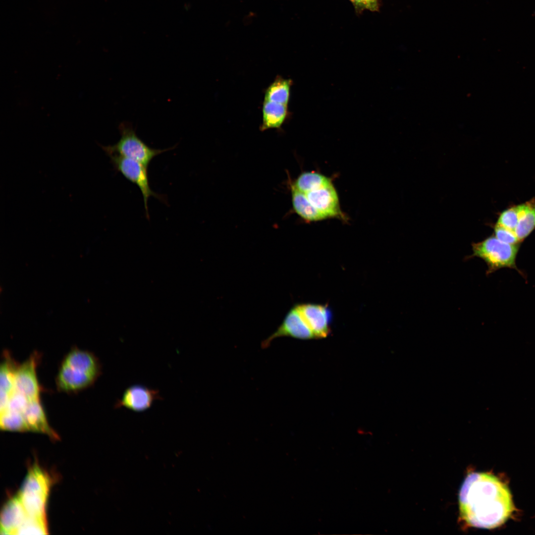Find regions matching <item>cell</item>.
I'll use <instances>...</instances> for the list:
<instances>
[{
  "label": "cell",
  "instance_id": "obj_1",
  "mask_svg": "<svg viewBox=\"0 0 535 535\" xmlns=\"http://www.w3.org/2000/svg\"><path fill=\"white\" fill-rule=\"evenodd\" d=\"M461 517L469 525L492 529L501 526L514 510L508 487L494 476L471 473L459 494Z\"/></svg>",
  "mask_w": 535,
  "mask_h": 535
},
{
  "label": "cell",
  "instance_id": "obj_2",
  "mask_svg": "<svg viewBox=\"0 0 535 535\" xmlns=\"http://www.w3.org/2000/svg\"><path fill=\"white\" fill-rule=\"evenodd\" d=\"M51 481L37 465L29 470L18 494L28 516L46 519Z\"/></svg>",
  "mask_w": 535,
  "mask_h": 535
},
{
  "label": "cell",
  "instance_id": "obj_3",
  "mask_svg": "<svg viewBox=\"0 0 535 535\" xmlns=\"http://www.w3.org/2000/svg\"><path fill=\"white\" fill-rule=\"evenodd\" d=\"M519 248V244L506 243L491 236L481 242L473 243V252L470 257L482 259L487 266V275L504 268L515 269L522 274L516 264Z\"/></svg>",
  "mask_w": 535,
  "mask_h": 535
},
{
  "label": "cell",
  "instance_id": "obj_4",
  "mask_svg": "<svg viewBox=\"0 0 535 535\" xmlns=\"http://www.w3.org/2000/svg\"><path fill=\"white\" fill-rule=\"evenodd\" d=\"M118 128L121 135L119 140L113 145L102 146L108 156L117 155L137 160L148 167L155 157L174 148L160 150L150 147L137 136L130 123L122 122Z\"/></svg>",
  "mask_w": 535,
  "mask_h": 535
},
{
  "label": "cell",
  "instance_id": "obj_5",
  "mask_svg": "<svg viewBox=\"0 0 535 535\" xmlns=\"http://www.w3.org/2000/svg\"><path fill=\"white\" fill-rule=\"evenodd\" d=\"M302 192L312 206L326 219L345 218L340 208L336 190L329 178L316 173L312 181Z\"/></svg>",
  "mask_w": 535,
  "mask_h": 535
},
{
  "label": "cell",
  "instance_id": "obj_6",
  "mask_svg": "<svg viewBox=\"0 0 535 535\" xmlns=\"http://www.w3.org/2000/svg\"><path fill=\"white\" fill-rule=\"evenodd\" d=\"M109 157L114 170L120 172L126 179L139 188L144 200L146 216L149 219L148 208L149 198L153 196L161 201H164L165 198L151 189L149 181L148 167L137 160L117 155H110Z\"/></svg>",
  "mask_w": 535,
  "mask_h": 535
},
{
  "label": "cell",
  "instance_id": "obj_7",
  "mask_svg": "<svg viewBox=\"0 0 535 535\" xmlns=\"http://www.w3.org/2000/svg\"><path fill=\"white\" fill-rule=\"evenodd\" d=\"M41 358V354L34 351L16 370L14 390L25 396L29 400H40L43 390L39 383L36 369Z\"/></svg>",
  "mask_w": 535,
  "mask_h": 535
},
{
  "label": "cell",
  "instance_id": "obj_8",
  "mask_svg": "<svg viewBox=\"0 0 535 535\" xmlns=\"http://www.w3.org/2000/svg\"><path fill=\"white\" fill-rule=\"evenodd\" d=\"M291 337L299 339H310L315 337L302 316L297 305L291 309L277 329L262 343V347L266 348L276 338Z\"/></svg>",
  "mask_w": 535,
  "mask_h": 535
},
{
  "label": "cell",
  "instance_id": "obj_9",
  "mask_svg": "<svg viewBox=\"0 0 535 535\" xmlns=\"http://www.w3.org/2000/svg\"><path fill=\"white\" fill-rule=\"evenodd\" d=\"M159 390L142 384L131 385L124 391L114 408H124L133 412H141L150 409L154 402L162 400Z\"/></svg>",
  "mask_w": 535,
  "mask_h": 535
},
{
  "label": "cell",
  "instance_id": "obj_10",
  "mask_svg": "<svg viewBox=\"0 0 535 535\" xmlns=\"http://www.w3.org/2000/svg\"><path fill=\"white\" fill-rule=\"evenodd\" d=\"M297 307L315 337L323 338L328 335L330 314L326 307L312 304L297 305Z\"/></svg>",
  "mask_w": 535,
  "mask_h": 535
},
{
  "label": "cell",
  "instance_id": "obj_11",
  "mask_svg": "<svg viewBox=\"0 0 535 535\" xmlns=\"http://www.w3.org/2000/svg\"><path fill=\"white\" fill-rule=\"evenodd\" d=\"M97 379L89 374L78 373L68 367L60 364L55 383L59 391L74 393L91 386Z\"/></svg>",
  "mask_w": 535,
  "mask_h": 535
},
{
  "label": "cell",
  "instance_id": "obj_12",
  "mask_svg": "<svg viewBox=\"0 0 535 535\" xmlns=\"http://www.w3.org/2000/svg\"><path fill=\"white\" fill-rule=\"evenodd\" d=\"M28 516L18 495L10 499L1 510V534L16 535Z\"/></svg>",
  "mask_w": 535,
  "mask_h": 535
},
{
  "label": "cell",
  "instance_id": "obj_13",
  "mask_svg": "<svg viewBox=\"0 0 535 535\" xmlns=\"http://www.w3.org/2000/svg\"><path fill=\"white\" fill-rule=\"evenodd\" d=\"M1 357L0 368V411L6 407L9 398L14 391L15 375L19 365L8 350H4Z\"/></svg>",
  "mask_w": 535,
  "mask_h": 535
},
{
  "label": "cell",
  "instance_id": "obj_14",
  "mask_svg": "<svg viewBox=\"0 0 535 535\" xmlns=\"http://www.w3.org/2000/svg\"><path fill=\"white\" fill-rule=\"evenodd\" d=\"M61 364L76 368L99 377L102 366L99 359L92 352L77 348H72L63 358Z\"/></svg>",
  "mask_w": 535,
  "mask_h": 535
},
{
  "label": "cell",
  "instance_id": "obj_15",
  "mask_svg": "<svg viewBox=\"0 0 535 535\" xmlns=\"http://www.w3.org/2000/svg\"><path fill=\"white\" fill-rule=\"evenodd\" d=\"M22 415L29 431L45 433L52 438H58L48 422L40 400H30Z\"/></svg>",
  "mask_w": 535,
  "mask_h": 535
},
{
  "label": "cell",
  "instance_id": "obj_16",
  "mask_svg": "<svg viewBox=\"0 0 535 535\" xmlns=\"http://www.w3.org/2000/svg\"><path fill=\"white\" fill-rule=\"evenodd\" d=\"M288 114L287 105L264 101L262 107V123L261 130L279 128Z\"/></svg>",
  "mask_w": 535,
  "mask_h": 535
},
{
  "label": "cell",
  "instance_id": "obj_17",
  "mask_svg": "<svg viewBox=\"0 0 535 535\" xmlns=\"http://www.w3.org/2000/svg\"><path fill=\"white\" fill-rule=\"evenodd\" d=\"M518 221L514 232L520 242L535 229V199L517 206Z\"/></svg>",
  "mask_w": 535,
  "mask_h": 535
},
{
  "label": "cell",
  "instance_id": "obj_18",
  "mask_svg": "<svg viewBox=\"0 0 535 535\" xmlns=\"http://www.w3.org/2000/svg\"><path fill=\"white\" fill-rule=\"evenodd\" d=\"M290 186L293 209L301 218L310 222L326 219L312 206L303 193L297 189L293 184Z\"/></svg>",
  "mask_w": 535,
  "mask_h": 535
},
{
  "label": "cell",
  "instance_id": "obj_19",
  "mask_svg": "<svg viewBox=\"0 0 535 535\" xmlns=\"http://www.w3.org/2000/svg\"><path fill=\"white\" fill-rule=\"evenodd\" d=\"M292 81L290 79L277 76L266 89L264 101L287 105L290 99V88Z\"/></svg>",
  "mask_w": 535,
  "mask_h": 535
},
{
  "label": "cell",
  "instance_id": "obj_20",
  "mask_svg": "<svg viewBox=\"0 0 535 535\" xmlns=\"http://www.w3.org/2000/svg\"><path fill=\"white\" fill-rule=\"evenodd\" d=\"M0 427L3 430L29 431L22 414L8 410L0 412Z\"/></svg>",
  "mask_w": 535,
  "mask_h": 535
},
{
  "label": "cell",
  "instance_id": "obj_21",
  "mask_svg": "<svg viewBox=\"0 0 535 535\" xmlns=\"http://www.w3.org/2000/svg\"><path fill=\"white\" fill-rule=\"evenodd\" d=\"M47 531L46 519L28 516L16 535H46Z\"/></svg>",
  "mask_w": 535,
  "mask_h": 535
},
{
  "label": "cell",
  "instance_id": "obj_22",
  "mask_svg": "<svg viewBox=\"0 0 535 535\" xmlns=\"http://www.w3.org/2000/svg\"><path fill=\"white\" fill-rule=\"evenodd\" d=\"M518 221L517 206L504 211L499 215L496 224L514 232Z\"/></svg>",
  "mask_w": 535,
  "mask_h": 535
},
{
  "label": "cell",
  "instance_id": "obj_23",
  "mask_svg": "<svg viewBox=\"0 0 535 535\" xmlns=\"http://www.w3.org/2000/svg\"><path fill=\"white\" fill-rule=\"evenodd\" d=\"M494 229L495 236L501 242L510 244H517L520 242L513 231L497 224Z\"/></svg>",
  "mask_w": 535,
  "mask_h": 535
},
{
  "label": "cell",
  "instance_id": "obj_24",
  "mask_svg": "<svg viewBox=\"0 0 535 535\" xmlns=\"http://www.w3.org/2000/svg\"><path fill=\"white\" fill-rule=\"evenodd\" d=\"M357 5L372 11H375L378 8L377 0H351Z\"/></svg>",
  "mask_w": 535,
  "mask_h": 535
}]
</instances>
